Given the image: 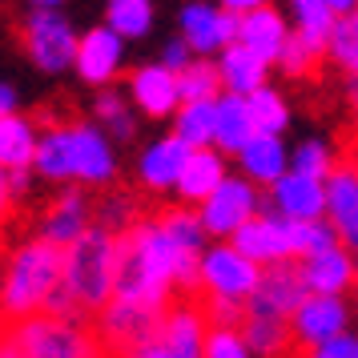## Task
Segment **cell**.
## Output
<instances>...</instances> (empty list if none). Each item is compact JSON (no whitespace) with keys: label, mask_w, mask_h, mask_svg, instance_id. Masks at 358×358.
Here are the masks:
<instances>
[{"label":"cell","mask_w":358,"mask_h":358,"mask_svg":"<svg viewBox=\"0 0 358 358\" xmlns=\"http://www.w3.org/2000/svg\"><path fill=\"white\" fill-rule=\"evenodd\" d=\"M250 113H254V125H258V133H282L286 129V105H282V97L278 93H270V89H254L250 93Z\"/></svg>","instance_id":"cell-38"},{"label":"cell","mask_w":358,"mask_h":358,"mask_svg":"<svg viewBox=\"0 0 358 358\" xmlns=\"http://www.w3.org/2000/svg\"><path fill=\"white\" fill-rule=\"evenodd\" d=\"M181 33H185V41H189L194 52H213V49L226 45L222 41V13H213L206 4H189L181 13Z\"/></svg>","instance_id":"cell-31"},{"label":"cell","mask_w":358,"mask_h":358,"mask_svg":"<svg viewBox=\"0 0 358 358\" xmlns=\"http://www.w3.org/2000/svg\"><path fill=\"white\" fill-rule=\"evenodd\" d=\"M117 262H121V234L101 222H93L77 242L65 245V290L77 298L81 314H101L113 302Z\"/></svg>","instance_id":"cell-2"},{"label":"cell","mask_w":358,"mask_h":358,"mask_svg":"<svg viewBox=\"0 0 358 358\" xmlns=\"http://www.w3.org/2000/svg\"><path fill=\"white\" fill-rule=\"evenodd\" d=\"M201 310H206L210 330H242L245 318H250V306H245L242 298H222V294H210Z\"/></svg>","instance_id":"cell-39"},{"label":"cell","mask_w":358,"mask_h":358,"mask_svg":"<svg viewBox=\"0 0 358 358\" xmlns=\"http://www.w3.org/2000/svg\"><path fill=\"white\" fill-rule=\"evenodd\" d=\"M61 282H65V245L49 242V238L17 245L4 266V298H0L4 318L20 322L29 314H41Z\"/></svg>","instance_id":"cell-3"},{"label":"cell","mask_w":358,"mask_h":358,"mask_svg":"<svg viewBox=\"0 0 358 358\" xmlns=\"http://www.w3.org/2000/svg\"><path fill=\"white\" fill-rule=\"evenodd\" d=\"M8 342L20 350V358H105V342L93 334L81 318H61V314H29L8 330Z\"/></svg>","instance_id":"cell-4"},{"label":"cell","mask_w":358,"mask_h":358,"mask_svg":"<svg viewBox=\"0 0 358 358\" xmlns=\"http://www.w3.org/2000/svg\"><path fill=\"white\" fill-rule=\"evenodd\" d=\"M33 121L41 129H65V125H77V109H73L69 97H57V101H49V105H36Z\"/></svg>","instance_id":"cell-43"},{"label":"cell","mask_w":358,"mask_h":358,"mask_svg":"<svg viewBox=\"0 0 358 358\" xmlns=\"http://www.w3.org/2000/svg\"><path fill=\"white\" fill-rule=\"evenodd\" d=\"M162 65H169L173 73H181V69L189 65V41H185V36H181V41H169V45H165Z\"/></svg>","instance_id":"cell-47"},{"label":"cell","mask_w":358,"mask_h":358,"mask_svg":"<svg viewBox=\"0 0 358 358\" xmlns=\"http://www.w3.org/2000/svg\"><path fill=\"white\" fill-rule=\"evenodd\" d=\"M310 282H306V270L298 266L294 258L286 262H270L262 266V282L258 290L250 294V314H274V318H294V310L302 306L310 298Z\"/></svg>","instance_id":"cell-7"},{"label":"cell","mask_w":358,"mask_h":358,"mask_svg":"<svg viewBox=\"0 0 358 358\" xmlns=\"http://www.w3.org/2000/svg\"><path fill=\"white\" fill-rule=\"evenodd\" d=\"M290 242H294V258H310V254H322L342 245V234L334 222H294L290 217Z\"/></svg>","instance_id":"cell-33"},{"label":"cell","mask_w":358,"mask_h":358,"mask_svg":"<svg viewBox=\"0 0 358 358\" xmlns=\"http://www.w3.org/2000/svg\"><path fill=\"white\" fill-rule=\"evenodd\" d=\"M189 153H194V145L181 141L178 133H173V137L157 141V145L141 157L137 173H141V181H145L149 189H169V185H178L181 169H185V162H189Z\"/></svg>","instance_id":"cell-19"},{"label":"cell","mask_w":358,"mask_h":358,"mask_svg":"<svg viewBox=\"0 0 358 358\" xmlns=\"http://www.w3.org/2000/svg\"><path fill=\"white\" fill-rule=\"evenodd\" d=\"M242 338L250 342V350L258 358H282L286 346L294 342L290 318H274V314H250L242 326Z\"/></svg>","instance_id":"cell-28"},{"label":"cell","mask_w":358,"mask_h":358,"mask_svg":"<svg viewBox=\"0 0 358 358\" xmlns=\"http://www.w3.org/2000/svg\"><path fill=\"white\" fill-rule=\"evenodd\" d=\"M226 8H234V13H254V8H262L266 0H222Z\"/></svg>","instance_id":"cell-49"},{"label":"cell","mask_w":358,"mask_h":358,"mask_svg":"<svg viewBox=\"0 0 358 358\" xmlns=\"http://www.w3.org/2000/svg\"><path fill=\"white\" fill-rule=\"evenodd\" d=\"M165 310L169 306H153V302H137V298H113L109 306L101 310L97 334L109 350L129 355L137 346H149V342L162 338Z\"/></svg>","instance_id":"cell-5"},{"label":"cell","mask_w":358,"mask_h":358,"mask_svg":"<svg viewBox=\"0 0 358 358\" xmlns=\"http://www.w3.org/2000/svg\"><path fill=\"white\" fill-rule=\"evenodd\" d=\"M137 197L125 194V189H117V194H109L105 201L97 206V222L101 226H109L113 234H125V229H133L141 217H137Z\"/></svg>","instance_id":"cell-37"},{"label":"cell","mask_w":358,"mask_h":358,"mask_svg":"<svg viewBox=\"0 0 358 358\" xmlns=\"http://www.w3.org/2000/svg\"><path fill=\"white\" fill-rule=\"evenodd\" d=\"M36 145H41V141L33 137V125H29L24 117H13V113L0 117V162H4V169H24V165H33Z\"/></svg>","instance_id":"cell-29"},{"label":"cell","mask_w":358,"mask_h":358,"mask_svg":"<svg viewBox=\"0 0 358 358\" xmlns=\"http://www.w3.org/2000/svg\"><path fill=\"white\" fill-rule=\"evenodd\" d=\"M262 282V262L242 254L238 245H213L201 258V286L206 294H222V298H242L250 302V294Z\"/></svg>","instance_id":"cell-8"},{"label":"cell","mask_w":358,"mask_h":358,"mask_svg":"<svg viewBox=\"0 0 358 358\" xmlns=\"http://www.w3.org/2000/svg\"><path fill=\"white\" fill-rule=\"evenodd\" d=\"M294 169L298 173H306V178H330V169H334V157H330V149L318 145V141H306V145H298L294 153Z\"/></svg>","instance_id":"cell-41"},{"label":"cell","mask_w":358,"mask_h":358,"mask_svg":"<svg viewBox=\"0 0 358 358\" xmlns=\"http://www.w3.org/2000/svg\"><path fill=\"white\" fill-rule=\"evenodd\" d=\"M0 358H20V350H17L8 338H4V350H0Z\"/></svg>","instance_id":"cell-52"},{"label":"cell","mask_w":358,"mask_h":358,"mask_svg":"<svg viewBox=\"0 0 358 358\" xmlns=\"http://www.w3.org/2000/svg\"><path fill=\"white\" fill-rule=\"evenodd\" d=\"M36 173L49 181H77V162H73V125L65 129H45L36 145Z\"/></svg>","instance_id":"cell-26"},{"label":"cell","mask_w":358,"mask_h":358,"mask_svg":"<svg viewBox=\"0 0 358 358\" xmlns=\"http://www.w3.org/2000/svg\"><path fill=\"white\" fill-rule=\"evenodd\" d=\"M153 8L149 0H109V29H117L121 36H145Z\"/></svg>","instance_id":"cell-36"},{"label":"cell","mask_w":358,"mask_h":358,"mask_svg":"<svg viewBox=\"0 0 358 358\" xmlns=\"http://www.w3.org/2000/svg\"><path fill=\"white\" fill-rule=\"evenodd\" d=\"M169 286H178V242L169 238L162 217L137 222L121 234V262H117V294L165 306Z\"/></svg>","instance_id":"cell-1"},{"label":"cell","mask_w":358,"mask_h":358,"mask_svg":"<svg viewBox=\"0 0 358 358\" xmlns=\"http://www.w3.org/2000/svg\"><path fill=\"white\" fill-rule=\"evenodd\" d=\"M294 13L302 20V33L318 36V41H326L330 29H334V8H330V0H294Z\"/></svg>","instance_id":"cell-40"},{"label":"cell","mask_w":358,"mask_h":358,"mask_svg":"<svg viewBox=\"0 0 358 358\" xmlns=\"http://www.w3.org/2000/svg\"><path fill=\"white\" fill-rule=\"evenodd\" d=\"M302 270L314 294H346L350 286H358V262L342 245L302 258Z\"/></svg>","instance_id":"cell-18"},{"label":"cell","mask_w":358,"mask_h":358,"mask_svg":"<svg viewBox=\"0 0 358 358\" xmlns=\"http://www.w3.org/2000/svg\"><path fill=\"white\" fill-rule=\"evenodd\" d=\"M346 322H350V310L342 302V294H310L306 302L294 310L290 330H294V342L310 350V346L342 334Z\"/></svg>","instance_id":"cell-11"},{"label":"cell","mask_w":358,"mask_h":358,"mask_svg":"<svg viewBox=\"0 0 358 358\" xmlns=\"http://www.w3.org/2000/svg\"><path fill=\"white\" fill-rule=\"evenodd\" d=\"M0 105H4V113H13V105H17V93H13V85H4V89H0Z\"/></svg>","instance_id":"cell-50"},{"label":"cell","mask_w":358,"mask_h":358,"mask_svg":"<svg viewBox=\"0 0 358 358\" xmlns=\"http://www.w3.org/2000/svg\"><path fill=\"white\" fill-rule=\"evenodd\" d=\"M121 358H178L169 346H165L162 338L157 342H149V346H137V350H129V355H121Z\"/></svg>","instance_id":"cell-48"},{"label":"cell","mask_w":358,"mask_h":358,"mask_svg":"<svg viewBox=\"0 0 358 358\" xmlns=\"http://www.w3.org/2000/svg\"><path fill=\"white\" fill-rule=\"evenodd\" d=\"M258 210H262V201H258V194H254V185H250V181H238V178H226L206 201H201L197 213H201V222H206L210 234L234 238V229H242Z\"/></svg>","instance_id":"cell-10"},{"label":"cell","mask_w":358,"mask_h":358,"mask_svg":"<svg viewBox=\"0 0 358 358\" xmlns=\"http://www.w3.org/2000/svg\"><path fill=\"white\" fill-rule=\"evenodd\" d=\"M89 217H93L89 197H85L81 189H65V194L45 210V217H41V238H49V242H57V245H73L85 229L93 226Z\"/></svg>","instance_id":"cell-15"},{"label":"cell","mask_w":358,"mask_h":358,"mask_svg":"<svg viewBox=\"0 0 358 358\" xmlns=\"http://www.w3.org/2000/svg\"><path fill=\"white\" fill-rule=\"evenodd\" d=\"M234 245L242 254H250L254 262H262V266L294 258L290 217H282V213H254L242 229H234Z\"/></svg>","instance_id":"cell-12"},{"label":"cell","mask_w":358,"mask_h":358,"mask_svg":"<svg viewBox=\"0 0 358 358\" xmlns=\"http://www.w3.org/2000/svg\"><path fill=\"white\" fill-rule=\"evenodd\" d=\"M266 65L254 49H245L242 41L226 45V57H222V77H226V89L229 93H242L250 97L254 89H262V77H266Z\"/></svg>","instance_id":"cell-27"},{"label":"cell","mask_w":358,"mask_h":358,"mask_svg":"<svg viewBox=\"0 0 358 358\" xmlns=\"http://www.w3.org/2000/svg\"><path fill=\"white\" fill-rule=\"evenodd\" d=\"M254 133H258V125H254L250 101L242 93H229V97L217 101V137H213V145H222L226 153H242Z\"/></svg>","instance_id":"cell-25"},{"label":"cell","mask_w":358,"mask_h":358,"mask_svg":"<svg viewBox=\"0 0 358 358\" xmlns=\"http://www.w3.org/2000/svg\"><path fill=\"white\" fill-rule=\"evenodd\" d=\"M206 358H254V350L242 338V330H210Z\"/></svg>","instance_id":"cell-42"},{"label":"cell","mask_w":358,"mask_h":358,"mask_svg":"<svg viewBox=\"0 0 358 358\" xmlns=\"http://www.w3.org/2000/svg\"><path fill=\"white\" fill-rule=\"evenodd\" d=\"M178 137L194 149L210 145L217 137V101H185L178 109Z\"/></svg>","instance_id":"cell-30"},{"label":"cell","mask_w":358,"mask_h":358,"mask_svg":"<svg viewBox=\"0 0 358 358\" xmlns=\"http://www.w3.org/2000/svg\"><path fill=\"white\" fill-rule=\"evenodd\" d=\"M326 45H330V57L346 73H358V13H338L334 29L326 36Z\"/></svg>","instance_id":"cell-35"},{"label":"cell","mask_w":358,"mask_h":358,"mask_svg":"<svg viewBox=\"0 0 358 358\" xmlns=\"http://www.w3.org/2000/svg\"><path fill=\"white\" fill-rule=\"evenodd\" d=\"M162 226L169 229V238L178 242V254H206V222H201V213L185 210H162Z\"/></svg>","instance_id":"cell-32"},{"label":"cell","mask_w":358,"mask_h":358,"mask_svg":"<svg viewBox=\"0 0 358 358\" xmlns=\"http://www.w3.org/2000/svg\"><path fill=\"white\" fill-rule=\"evenodd\" d=\"M242 41L245 49H254L262 57V61H278L282 57V49H286V24H282V17H278L274 8H254V13H242Z\"/></svg>","instance_id":"cell-23"},{"label":"cell","mask_w":358,"mask_h":358,"mask_svg":"<svg viewBox=\"0 0 358 358\" xmlns=\"http://www.w3.org/2000/svg\"><path fill=\"white\" fill-rule=\"evenodd\" d=\"M355 4H358V0H330V8H334V13H355Z\"/></svg>","instance_id":"cell-51"},{"label":"cell","mask_w":358,"mask_h":358,"mask_svg":"<svg viewBox=\"0 0 358 358\" xmlns=\"http://www.w3.org/2000/svg\"><path fill=\"white\" fill-rule=\"evenodd\" d=\"M326 197H330V222L338 226L342 242L358 250V165L334 162L326 178Z\"/></svg>","instance_id":"cell-13"},{"label":"cell","mask_w":358,"mask_h":358,"mask_svg":"<svg viewBox=\"0 0 358 358\" xmlns=\"http://www.w3.org/2000/svg\"><path fill=\"white\" fill-rule=\"evenodd\" d=\"M330 210V197H326V181L322 178H306V173H286L270 185V197L262 201L258 213H282L294 222H318Z\"/></svg>","instance_id":"cell-9"},{"label":"cell","mask_w":358,"mask_h":358,"mask_svg":"<svg viewBox=\"0 0 358 358\" xmlns=\"http://www.w3.org/2000/svg\"><path fill=\"white\" fill-rule=\"evenodd\" d=\"M97 117H105L113 125L117 137H133V121H129V113H125V105H121V97H117L113 89L97 97Z\"/></svg>","instance_id":"cell-44"},{"label":"cell","mask_w":358,"mask_h":358,"mask_svg":"<svg viewBox=\"0 0 358 358\" xmlns=\"http://www.w3.org/2000/svg\"><path fill=\"white\" fill-rule=\"evenodd\" d=\"M226 181V169H222V157L213 153L210 145H201L189 153V162H185V169H181L178 178V194L181 201H189V206H201L206 197L217 189Z\"/></svg>","instance_id":"cell-21"},{"label":"cell","mask_w":358,"mask_h":358,"mask_svg":"<svg viewBox=\"0 0 358 358\" xmlns=\"http://www.w3.org/2000/svg\"><path fill=\"white\" fill-rule=\"evenodd\" d=\"M133 101L145 109L149 117H169L181 105V81L169 65H145L129 73Z\"/></svg>","instance_id":"cell-14"},{"label":"cell","mask_w":358,"mask_h":358,"mask_svg":"<svg viewBox=\"0 0 358 358\" xmlns=\"http://www.w3.org/2000/svg\"><path fill=\"white\" fill-rule=\"evenodd\" d=\"M326 57H330V45L298 29V33L286 41V49H282L278 61H282V69H286V77L306 81V85H318L322 81V73H326Z\"/></svg>","instance_id":"cell-22"},{"label":"cell","mask_w":358,"mask_h":358,"mask_svg":"<svg viewBox=\"0 0 358 358\" xmlns=\"http://www.w3.org/2000/svg\"><path fill=\"white\" fill-rule=\"evenodd\" d=\"M73 162H77V181L85 185L113 181V153L105 145V137L89 125H73Z\"/></svg>","instance_id":"cell-20"},{"label":"cell","mask_w":358,"mask_h":358,"mask_svg":"<svg viewBox=\"0 0 358 358\" xmlns=\"http://www.w3.org/2000/svg\"><path fill=\"white\" fill-rule=\"evenodd\" d=\"M306 358H358V338L350 334V330H342V334H334V338L310 346Z\"/></svg>","instance_id":"cell-45"},{"label":"cell","mask_w":358,"mask_h":358,"mask_svg":"<svg viewBox=\"0 0 358 358\" xmlns=\"http://www.w3.org/2000/svg\"><path fill=\"white\" fill-rule=\"evenodd\" d=\"M17 36H20V45H24V52L41 69H49V73H61L65 65H73L77 49H81V41L73 36L69 20L57 17L52 8H36V17L24 20Z\"/></svg>","instance_id":"cell-6"},{"label":"cell","mask_w":358,"mask_h":358,"mask_svg":"<svg viewBox=\"0 0 358 358\" xmlns=\"http://www.w3.org/2000/svg\"><path fill=\"white\" fill-rule=\"evenodd\" d=\"M121 61V33L117 29H89L77 49V73L85 85H109Z\"/></svg>","instance_id":"cell-16"},{"label":"cell","mask_w":358,"mask_h":358,"mask_svg":"<svg viewBox=\"0 0 358 358\" xmlns=\"http://www.w3.org/2000/svg\"><path fill=\"white\" fill-rule=\"evenodd\" d=\"M206 326H210L206 322V310L173 306V310H165L162 342L178 358H206V342H210V330H206Z\"/></svg>","instance_id":"cell-17"},{"label":"cell","mask_w":358,"mask_h":358,"mask_svg":"<svg viewBox=\"0 0 358 358\" xmlns=\"http://www.w3.org/2000/svg\"><path fill=\"white\" fill-rule=\"evenodd\" d=\"M29 189V173L24 169H4V206L13 210V201H20Z\"/></svg>","instance_id":"cell-46"},{"label":"cell","mask_w":358,"mask_h":358,"mask_svg":"<svg viewBox=\"0 0 358 358\" xmlns=\"http://www.w3.org/2000/svg\"><path fill=\"white\" fill-rule=\"evenodd\" d=\"M238 157H242V169L250 181L274 185L278 178H286V149L278 145V133H254Z\"/></svg>","instance_id":"cell-24"},{"label":"cell","mask_w":358,"mask_h":358,"mask_svg":"<svg viewBox=\"0 0 358 358\" xmlns=\"http://www.w3.org/2000/svg\"><path fill=\"white\" fill-rule=\"evenodd\" d=\"M178 81H181V101H213L217 89L226 85V77H222V69L210 65V61H189V65L178 73Z\"/></svg>","instance_id":"cell-34"},{"label":"cell","mask_w":358,"mask_h":358,"mask_svg":"<svg viewBox=\"0 0 358 358\" xmlns=\"http://www.w3.org/2000/svg\"><path fill=\"white\" fill-rule=\"evenodd\" d=\"M36 8H57V4H61V0H33Z\"/></svg>","instance_id":"cell-53"}]
</instances>
